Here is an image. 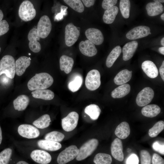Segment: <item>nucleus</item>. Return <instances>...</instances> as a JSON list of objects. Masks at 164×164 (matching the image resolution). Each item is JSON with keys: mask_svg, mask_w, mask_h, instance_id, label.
Wrapping results in <instances>:
<instances>
[{"mask_svg": "<svg viewBox=\"0 0 164 164\" xmlns=\"http://www.w3.org/2000/svg\"><path fill=\"white\" fill-rule=\"evenodd\" d=\"M142 68L146 75L149 77L154 78L158 75V69L155 63L152 61L146 60L142 65Z\"/></svg>", "mask_w": 164, "mask_h": 164, "instance_id": "nucleus-19", "label": "nucleus"}, {"mask_svg": "<svg viewBox=\"0 0 164 164\" xmlns=\"http://www.w3.org/2000/svg\"><path fill=\"white\" fill-rule=\"evenodd\" d=\"M12 154L11 149L7 148L0 152V164H9Z\"/></svg>", "mask_w": 164, "mask_h": 164, "instance_id": "nucleus-39", "label": "nucleus"}, {"mask_svg": "<svg viewBox=\"0 0 164 164\" xmlns=\"http://www.w3.org/2000/svg\"><path fill=\"white\" fill-rule=\"evenodd\" d=\"M161 19L164 21V14L163 13L161 15Z\"/></svg>", "mask_w": 164, "mask_h": 164, "instance_id": "nucleus-56", "label": "nucleus"}, {"mask_svg": "<svg viewBox=\"0 0 164 164\" xmlns=\"http://www.w3.org/2000/svg\"><path fill=\"white\" fill-rule=\"evenodd\" d=\"M2 132L1 128L0 126V145L2 143Z\"/></svg>", "mask_w": 164, "mask_h": 164, "instance_id": "nucleus-53", "label": "nucleus"}, {"mask_svg": "<svg viewBox=\"0 0 164 164\" xmlns=\"http://www.w3.org/2000/svg\"><path fill=\"white\" fill-rule=\"evenodd\" d=\"M138 43L136 41H132L126 43L122 49L123 59L125 61H127L132 57L135 52Z\"/></svg>", "mask_w": 164, "mask_h": 164, "instance_id": "nucleus-18", "label": "nucleus"}, {"mask_svg": "<svg viewBox=\"0 0 164 164\" xmlns=\"http://www.w3.org/2000/svg\"><path fill=\"white\" fill-rule=\"evenodd\" d=\"M161 43L162 45L163 46H164V38H162L161 41Z\"/></svg>", "mask_w": 164, "mask_h": 164, "instance_id": "nucleus-55", "label": "nucleus"}, {"mask_svg": "<svg viewBox=\"0 0 164 164\" xmlns=\"http://www.w3.org/2000/svg\"><path fill=\"white\" fill-rule=\"evenodd\" d=\"M65 137L62 133L57 131H53L47 133L45 136V140H50L57 142H61Z\"/></svg>", "mask_w": 164, "mask_h": 164, "instance_id": "nucleus-38", "label": "nucleus"}, {"mask_svg": "<svg viewBox=\"0 0 164 164\" xmlns=\"http://www.w3.org/2000/svg\"><path fill=\"white\" fill-rule=\"evenodd\" d=\"M99 72L97 70H91L87 73L85 80L87 88L90 91H94L100 87L101 82Z\"/></svg>", "mask_w": 164, "mask_h": 164, "instance_id": "nucleus-6", "label": "nucleus"}, {"mask_svg": "<svg viewBox=\"0 0 164 164\" xmlns=\"http://www.w3.org/2000/svg\"><path fill=\"white\" fill-rule=\"evenodd\" d=\"M32 96L36 98L45 100L53 99L54 96V93L48 89L37 90L31 92Z\"/></svg>", "mask_w": 164, "mask_h": 164, "instance_id": "nucleus-28", "label": "nucleus"}, {"mask_svg": "<svg viewBox=\"0 0 164 164\" xmlns=\"http://www.w3.org/2000/svg\"><path fill=\"white\" fill-rule=\"evenodd\" d=\"M130 6L129 0H120L119 7L120 11L123 16L125 19L129 17Z\"/></svg>", "mask_w": 164, "mask_h": 164, "instance_id": "nucleus-37", "label": "nucleus"}, {"mask_svg": "<svg viewBox=\"0 0 164 164\" xmlns=\"http://www.w3.org/2000/svg\"><path fill=\"white\" fill-rule=\"evenodd\" d=\"M152 164H164V159L159 155L154 153L152 156Z\"/></svg>", "mask_w": 164, "mask_h": 164, "instance_id": "nucleus-47", "label": "nucleus"}, {"mask_svg": "<svg viewBox=\"0 0 164 164\" xmlns=\"http://www.w3.org/2000/svg\"><path fill=\"white\" fill-rule=\"evenodd\" d=\"M31 59L26 56L19 57L15 61L16 73L18 76L22 75L30 64Z\"/></svg>", "mask_w": 164, "mask_h": 164, "instance_id": "nucleus-17", "label": "nucleus"}, {"mask_svg": "<svg viewBox=\"0 0 164 164\" xmlns=\"http://www.w3.org/2000/svg\"><path fill=\"white\" fill-rule=\"evenodd\" d=\"M111 154L113 157L118 161H122L124 159L123 147L121 141L116 138L112 142L111 146Z\"/></svg>", "mask_w": 164, "mask_h": 164, "instance_id": "nucleus-15", "label": "nucleus"}, {"mask_svg": "<svg viewBox=\"0 0 164 164\" xmlns=\"http://www.w3.org/2000/svg\"><path fill=\"white\" fill-rule=\"evenodd\" d=\"M30 157L35 162L39 164H48L52 160L51 155L49 153L41 150L33 151L31 153Z\"/></svg>", "mask_w": 164, "mask_h": 164, "instance_id": "nucleus-13", "label": "nucleus"}, {"mask_svg": "<svg viewBox=\"0 0 164 164\" xmlns=\"http://www.w3.org/2000/svg\"><path fill=\"white\" fill-rule=\"evenodd\" d=\"M139 160L138 156L135 154H131L126 160V164H138Z\"/></svg>", "mask_w": 164, "mask_h": 164, "instance_id": "nucleus-45", "label": "nucleus"}, {"mask_svg": "<svg viewBox=\"0 0 164 164\" xmlns=\"http://www.w3.org/2000/svg\"><path fill=\"white\" fill-rule=\"evenodd\" d=\"M154 2H157L159 3H163L164 2V0H154Z\"/></svg>", "mask_w": 164, "mask_h": 164, "instance_id": "nucleus-54", "label": "nucleus"}, {"mask_svg": "<svg viewBox=\"0 0 164 164\" xmlns=\"http://www.w3.org/2000/svg\"><path fill=\"white\" fill-rule=\"evenodd\" d=\"M16 73L15 62L10 55L4 56L0 61V75L5 74L7 77L13 79Z\"/></svg>", "mask_w": 164, "mask_h": 164, "instance_id": "nucleus-2", "label": "nucleus"}, {"mask_svg": "<svg viewBox=\"0 0 164 164\" xmlns=\"http://www.w3.org/2000/svg\"><path fill=\"white\" fill-rule=\"evenodd\" d=\"M79 119V115L75 111L69 113L61 119L62 126L63 129L66 132H70L76 127Z\"/></svg>", "mask_w": 164, "mask_h": 164, "instance_id": "nucleus-10", "label": "nucleus"}, {"mask_svg": "<svg viewBox=\"0 0 164 164\" xmlns=\"http://www.w3.org/2000/svg\"><path fill=\"white\" fill-rule=\"evenodd\" d=\"M132 73V71H130L127 69L120 71L115 77L114 83L117 85H121L126 84L131 79Z\"/></svg>", "mask_w": 164, "mask_h": 164, "instance_id": "nucleus-23", "label": "nucleus"}, {"mask_svg": "<svg viewBox=\"0 0 164 164\" xmlns=\"http://www.w3.org/2000/svg\"><path fill=\"white\" fill-rule=\"evenodd\" d=\"M15 164H29L27 162L23 161L21 160L17 162Z\"/></svg>", "mask_w": 164, "mask_h": 164, "instance_id": "nucleus-50", "label": "nucleus"}, {"mask_svg": "<svg viewBox=\"0 0 164 164\" xmlns=\"http://www.w3.org/2000/svg\"><path fill=\"white\" fill-rule=\"evenodd\" d=\"M80 31L72 23L67 24L65 28V40L66 45L70 46L77 40L80 35Z\"/></svg>", "mask_w": 164, "mask_h": 164, "instance_id": "nucleus-7", "label": "nucleus"}, {"mask_svg": "<svg viewBox=\"0 0 164 164\" xmlns=\"http://www.w3.org/2000/svg\"><path fill=\"white\" fill-rule=\"evenodd\" d=\"M98 144V140L95 138L86 142L79 149L78 153L76 157V160L80 161L90 156L96 149Z\"/></svg>", "mask_w": 164, "mask_h": 164, "instance_id": "nucleus-3", "label": "nucleus"}, {"mask_svg": "<svg viewBox=\"0 0 164 164\" xmlns=\"http://www.w3.org/2000/svg\"><path fill=\"white\" fill-rule=\"evenodd\" d=\"M148 14L150 16H155L162 13L164 10V7L161 3L155 2L149 3L146 6Z\"/></svg>", "mask_w": 164, "mask_h": 164, "instance_id": "nucleus-25", "label": "nucleus"}, {"mask_svg": "<svg viewBox=\"0 0 164 164\" xmlns=\"http://www.w3.org/2000/svg\"><path fill=\"white\" fill-rule=\"evenodd\" d=\"M95 0H82L85 6L87 7H89L93 5L95 2Z\"/></svg>", "mask_w": 164, "mask_h": 164, "instance_id": "nucleus-48", "label": "nucleus"}, {"mask_svg": "<svg viewBox=\"0 0 164 164\" xmlns=\"http://www.w3.org/2000/svg\"><path fill=\"white\" fill-rule=\"evenodd\" d=\"M118 11V7L114 6L106 9L104 12L103 19L104 22L106 24L112 23L116 17Z\"/></svg>", "mask_w": 164, "mask_h": 164, "instance_id": "nucleus-29", "label": "nucleus"}, {"mask_svg": "<svg viewBox=\"0 0 164 164\" xmlns=\"http://www.w3.org/2000/svg\"><path fill=\"white\" fill-rule=\"evenodd\" d=\"M159 52L163 55H164V46L159 48Z\"/></svg>", "mask_w": 164, "mask_h": 164, "instance_id": "nucleus-51", "label": "nucleus"}, {"mask_svg": "<svg viewBox=\"0 0 164 164\" xmlns=\"http://www.w3.org/2000/svg\"><path fill=\"white\" fill-rule=\"evenodd\" d=\"M40 38L36 28H33L30 30L28 35V39L29 42L37 41Z\"/></svg>", "mask_w": 164, "mask_h": 164, "instance_id": "nucleus-41", "label": "nucleus"}, {"mask_svg": "<svg viewBox=\"0 0 164 164\" xmlns=\"http://www.w3.org/2000/svg\"><path fill=\"white\" fill-rule=\"evenodd\" d=\"M29 55H31V53H29Z\"/></svg>", "mask_w": 164, "mask_h": 164, "instance_id": "nucleus-58", "label": "nucleus"}, {"mask_svg": "<svg viewBox=\"0 0 164 164\" xmlns=\"http://www.w3.org/2000/svg\"><path fill=\"white\" fill-rule=\"evenodd\" d=\"M117 0H104L102 3V6L104 9H107L114 6L117 3Z\"/></svg>", "mask_w": 164, "mask_h": 164, "instance_id": "nucleus-46", "label": "nucleus"}, {"mask_svg": "<svg viewBox=\"0 0 164 164\" xmlns=\"http://www.w3.org/2000/svg\"><path fill=\"white\" fill-rule=\"evenodd\" d=\"M79 46L80 52L86 56H93L97 53V50L94 44L88 40L81 41Z\"/></svg>", "mask_w": 164, "mask_h": 164, "instance_id": "nucleus-16", "label": "nucleus"}, {"mask_svg": "<svg viewBox=\"0 0 164 164\" xmlns=\"http://www.w3.org/2000/svg\"><path fill=\"white\" fill-rule=\"evenodd\" d=\"M101 111L99 107L95 104H91L87 106L84 109L85 113L93 120H96L98 119Z\"/></svg>", "mask_w": 164, "mask_h": 164, "instance_id": "nucleus-32", "label": "nucleus"}, {"mask_svg": "<svg viewBox=\"0 0 164 164\" xmlns=\"http://www.w3.org/2000/svg\"><path fill=\"white\" fill-rule=\"evenodd\" d=\"M114 133L115 135L119 138L125 139L126 138L130 133L129 124L125 121L121 123L116 128Z\"/></svg>", "mask_w": 164, "mask_h": 164, "instance_id": "nucleus-24", "label": "nucleus"}, {"mask_svg": "<svg viewBox=\"0 0 164 164\" xmlns=\"http://www.w3.org/2000/svg\"><path fill=\"white\" fill-rule=\"evenodd\" d=\"M64 2L76 12L81 13L84 10V7L80 0H64Z\"/></svg>", "mask_w": 164, "mask_h": 164, "instance_id": "nucleus-36", "label": "nucleus"}, {"mask_svg": "<svg viewBox=\"0 0 164 164\" xmlns=\"http://www.w3.org/2000/svg\"><path fill=\"white\" fill-rule=\"evenodd\" d=\"M112 161L110 155L102 153L97 154L94 159V162L95 164H111Z\"/></svg>", "mask_w": 164, "mask_h": 164, "instance_id": "nucleus-34", "label": "nucleus"}, {"mask_svg": "<svg viewBox=\"0 0 164 164\" xmlns=\"http://www.w3.org/2000/svg\"><path fill=\"white\" fill-rule=\"evenodd\" d=\"M151 34V33L150 32L149 34Z\"/></svg>", "mask_w": 164, "mask_h": 164, "instance_id": "nucleus-59", "label": "nucleus"}, {"mask_svg": "<svg viewBox=\"0 0 164 164\" xmlns=\"http://www.w3.org/2000/svg\"><path fill=\"white\" fill-rule=\"evenodd\" d=\"M37 29L40 38H45L49 35L52 29V24L48 16L44 15L40 18Z\"/></svg>", "mask_w": 164, "mask_h": 164, "instance_id": "nucleus-9", "label": "nucleus"}, {"mask_svg": "<svg viewBox=\"0 0 164 164\" xmlns=\"http://www.w3.org/2000/svg\"><path fill=\"white\" fill-rule=\"evenodd\" d=\"M85 35L88 39L94 44L100 45L103 42L104 38L101 31L94 28H89L85 32Z\"/></svg>", "mask_w": 164, "mask_h": 164, "instance_id": "nucleus-14", "label": "nucleus"}, {"mask_svg": "<svg viewBox=\"0 0 164 164\" xmlns=\"http://www.w3.org/2000/svg\"><path fill=\"white\" fill-rule=\"evenodd\" d=\"M150 29L146 26H141L135 27L129 31L126 34V38L131 40H135L146 37L149 34Z\"/></svg>", "mask_w": 164, "mask_h": 164, "instance_id": "nucleus-12", "label": "nucleus"}, {"mask_svg": "<svg viewBox=\"0 0 164 164\" xmlns=\"http://www.w3.org/2000/svg\"><path fill=\"white\" fill-rule=\"evenodd\" d=\"M153 149L162 155L164 154V145L163 142L159 141L155 142L152 144Z\"/></svg>", "mask_w": 164, "mask_h": 164, "instance_id": "nucleus-42", "label": "nucleus"}, {"mask_svg": "<svg viewBox=\"0 0 164 164\" xmlns=\"http://www.w3.org/2000/svg\"><path fill=\"white\" fill-rule=\"evenodd\" d=\"M51 122L50 115L45 114L35 120L33 124L38 128L44 129L48 127Z\"/></svg>", "mask_w": 164, "mask_h": 164, "instance_id": "nucleus-33", "label": "nucleus"}, {"mask_svg": "<svg viewBox=\"0 0 164 164\" xmlns=\"http://www.w3.org/2000/svg\"><path fill=\"white\" fill-rule=\"evenodd\" d=\"M130 90V85L128 84H125L114 90L111 92V96L114 98H122L127 95L129 93Z\"/></svg>", "mask_w": 164, "mask_h": 164, "instance_id": "nucleus-27", "label": "nucleus"}, {"mask_svg": "<svg viewBox=\"0 0 164 164\" xmlns=\"http://www.w3.org/2000/svg\"><path fill=\"white\" fill-rule=\"evenodd\" d=\"M164 128V122L160 121L157 122L149 130V135L151 137L157 136Z\"/></svg>", "mask_w": 164, "mask_h": 164, "instance_id": "nucleus-35", "label": "nucleus"}, {"mask_svg": "<svg viewBox=\"0 0 164 164\" xmlns=\"http://www.w3.org/2000/svg\"><path fill=\"white\" fill-rule=\"evenodd\" d=\"M121 52V48L119 46H117L113 48L106 59V64L108 67L110 68L112 67Z\"/></svg>", "mask_w": 164, "mask_h": 164, "instance_id": "nucleus-31", "label": "nucleus"}, {"mask_svg": "<svg viewBox=\"0 0 164 164\" xmlns=\"http://www.w3.org/2000/svg\"><path fill=\"white\" fill-rule=\"evenodd\" d=\"M36 14V10L31 2L26 0L22 2L19 10V15L21 19L26 22L31 21L35 17Z\"/></svg>", "mask_w": 164, "mask_h": 164, "instance_id": "nucleus-4", "label": "nucleus"}, {"mask_svg": "<svg viewBox=\"0 0 164 164\" xmlns=\"http://www.w3.org/2000/svg\"><path fill=\"white\" fill-rule=\"evenodd\" d=\"M37 144L40 148L49 151H56L62 147L61 144L58 142L45 139L39 140Z\"/></svg>", "mask_w": 164, "mask_h": 164, "instance_id": "nucleus-20", "label": "nucleus"}, {"mask_svg": "<svg viewBox=\"0 0 164 164\" xmlns=\"http://www.w3.org/2000/svg\"><path fill=\"white\" fill-rule=\"evenodd\" d=\"M18 131L22 137L29 139L36 138L40 134L39 131L37 128L29 124L20 125L18 128Z\"/></svg>", "mask_w": 164, "mask_h": 164, "instance_id": "nucleus-11", "label": "nucleus"}, {"mask_svg": "<svg viewBox=\"0 0 164 164\" xmlns=\"http://www.w3.org/2000/svg\"><path fill=\"white\" fill-rule=\"evenodd\" d=\"M9 29V25L6 20H4L0 22V36L7 33Z\"/></svg>", "mask_w": 164, "mask_h": 164, "instance_id": "nucleus-44", "label": "nucleus"}, {"mask_svg": "<svg viewBox=\"0 0 164 164\" xmlns=\"http://www.w3.org/2000/svg\"><path fill=\"white\" fill-rule=\"evenodd\" d=\"M29 97L24 94L19 96L13 101L14 107L19 111L25 110L29 102Z\"/></svg>", "mask_w": 164, "mask_h": 164, "instance_id": "nucleus-22", "label": "nucleus"}, {"mask_svg": "<svg viewBox=\"0 0 164 164\" xmlns=\"http://www.w3.org/2000/svg\"><path fill=\"white\" fill-rule=\"evenodd\" d=\"M1 47H0V52H1Z\"/></svg>", "mask_w": 164, "mask_h": 164, "instance_id": "nucleus-57", "label": "nucleus"}, {"mask_svg": "<svg viewBox=\"0 0 164 164\" xmlns=\"http://www.w3.org/2000/svg\"><path fill=\"white\" fill-rule=\"evenodd\" d=\"M53 82V77L49 73H36L28 82L29 89L33 91L45 89L50 87Z\"/></svg>", "mask_w": 164, "mask_h": 164, "instance_id": "nucleus-1", "label": "nucleus"}, {"mask_svg": "<svg viewBox=\"0 0 164 164\" xmlns=\"http://www.w3.org/2000/svg\"><path fill=\"white\" fill-rule=\"evenodd\" d=\"M79 150L75 145L66 148L59 155L57 159L58 164H65L75 159L78 155Z\"/></svg>", "mask_w": 164, "mask_h": 164, "instance_id": "nucleus-5", "label": "nucleus"}, {"mask_svg": "<svg viewBox=\"0 0 164 164\" xmlns=\"http://www.w3.org/2000/svg\"><path fill=\"white\" fill-rule=\"evenodd\" d=\"M83 83L82 76L78 74L74 75L68 83V87L72 92L77 91L81 87Z\"/></svg>", "mask_w": 164, "mask_h": 164, "instance_id": "nucleus-30", "label": "nucleus"}, {"mask_svg": "<svg viewBox=\"0 0 164 164\" xmlns=\"http://www.w3.org/2000/svg\"><path fill=\"white\" fill-rule=\"evenodd\" d=\"M29 46L30 49L35 53L39 52L41 48V45L38 41L32 42H29Z\"/></svg>", "mask_w": 164, "mask_h": 164, "instance_id": "nucleus-43", "label": "nucleus"}, {"mask_svg": "<svg viewBox=\"0 0 164 164\" xmlns=\"http://www.w3.org/2000/svg\"><path fill=\"white\" fill-rule=\"evenodd\" d=\"M154 91L149 87L144 88L138 94L136 99L137 104L139 106H145L149 104L154 96Z\"/></svg>", "mask_w": 164, "mask_h": 164, "instance_id": "nucleus-8", "label": "nucleus"}, {"mask_svg": "<svg viewBox=\"0 0 164 164\" xmlns=\"http://www.w3.org/2000/svg\"><path fill=\"white\" fill-rule=\"evenodd\" d=\"M140 156L141 164H151V156L147 151L144 150H141Z\"/></svg>", "mask_w": 164, "mask_h": 164, "instance_id": "nucleus-40", "label": "nucleus"}, {"mask_svg": "<svg viewBox=\"0 0 164 164\" xmlns=\"http://www.w3.org/2000/svg\"><path fill=\"white\" fill-rule=\"evenodd\" d=\"M159 72L162 79L163 81H164V61H163L159 68Z\"/></svg>", "mask_w": 164, "mask_h": 164, "instance_id": "nucleus-49", "label": "nucleus"}, {"mask_svg": "<svg viewBox=\"0 0 164 164\" xmlns=\"http://www.w3.org/2000/svg\"><path fill=\"white\" fill-rule=\"evenodd\" d=\"M161 111L160 108L155 104L146 105L141 110L142 114L147 117L153 118L157 116Z\"/></svg>", "mask_w": 164, "mask_h": 164, "instance_id": "nucleus-26", "label": "nucleus"}, {"mask_svg": "<svg viewBox=\"0 0 164 164\" xmlns=\"http://www.w3.org/2000/svg\"><path fill=\"white\" fill-rule=\"evenodd\" d=\"M74 61L73 59L66 55H63L60 59V68L66 73H69L71 71Z\"/></svg>", "mask_w": 164, "mask_h": 164, "instance_id": "nucleus-21", "label": "nucleus"}, {"mask_svg": "<svg viewBox=\"0 0 164 164\" xmlns=\"http://www.w3.org/2000/svg\"><path fill=\"white\" fill-rule=\"evenodd\" d=\"M3 14L2 11L0 9V22L1 21L3 18Z\"/></svg>", "mask_w": 164, "mask_h": 164, "instance_id": "nucleus-52", "label": "nucleus"}]
</instances>
